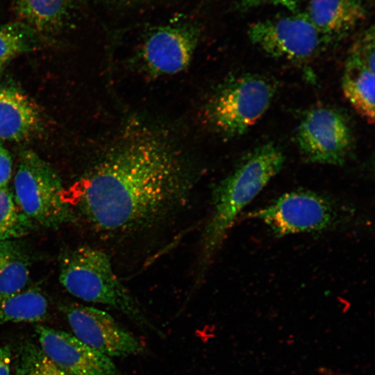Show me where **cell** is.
I'll list each match as a JSON object with an SVG mask.
<instances>
[{"instance_id":"cell-5","label":"cell","mask_w":375,"mask_h":375,"mask_svg":"<svg viewBox=\"0 0 375 375\" xmlns=\"http://www.w3.org/2000/svg\"><path fill=\"white\" fill-rule=\"evenodd\" d=\"M275 92L274 83L263 76H238L226 82L208 101L207 119L226 136L242 135L266 112Z\"/></svg>"},{"instance_id":"cell-6","label":"cell","mask_w":375,"mask_h":375,"mask_svg":"<svg viewBox=\"0 0 375 375\" xmlns=\"http://www.w3.org/2000/svg\"><path fill=\"white\" fill-rule=\"evenodd\" d=\"M247 34L268 56L296 62L314 58L333 41L319 31L305 12L258 21L249 26Z\"/></svg>"},{"instance_id":"cell-11","label":"cell","mask_w":375,"mask_h":375,"mask_svg":"<svg viewBox=\"0 0 375 375\" xmlns=\"http://www.w3.org/2000/svg\"><path fill=\"white\" fill-rule=\"evenodd\" d=\"M199 38V31L192 25L159 26L144 40L142 58L153 75L174 74L190 64Z\"/></svg>"},{"instance_id":"cell-15","label":"cell","mask_w":375,"mask_h":375,"mask_svg":"<svg viewBox=\"0 0 375 375\" xmlns=\"http://www.w3.org/2000/svg\"><path fill=\"white\" fill-rule=\"evenodd\" d=\"M49 301L36 286L13 293H0V324L38 322L46 318Z\"/></svg>"},{"instance_id":"cell-3","label":"cell","mask_w":375,"mask_h":375,"mask_svg":"<svg viewBox=\"0 0 375 375\" xmlns=\"http://www.w3.org/2000/svg\"><path fill=\"white\" fill-rule=\"evenodd\" d=\"M59 280L74 297L120 311L138 326L160 334L115 274L109 256L88 246L65 249L60 255Z\"/></svg>"},{"instance_id":"cell-17","label":"cell","mask_w":375,"mask_h":375,"mask_svg":"<svg viewBox=\"0 0 375 375\" xmlns=\"http://www.w3.org/2000/svg\"><path fill=\"white\" fill-rule=\"evenodd\" d=\"M21 21L40 34L51 32L62 22L67 0H16Z\"/></svg>"},{"instance_id":"cell-22","label":"cell","mask_w":375,"mask_h":375,"mask_svg":"<svg viewBox=\"0 0 375 375\" xmlns=\"http://www.w3.org/2000/svg\"><path fill=\"white\" fill-rule=\"evenodd\" d=\"M12 160L9 151L0 145V188L7 187L12 176Z\"/></svg>"},{"instance_id":"cell-19","label":"cell","mask_w":375,"mask_h":375,"mask_svg":"<svg viewBox=\"0 0 375 375\" xmlns=\"http://www.w3.org/2000/svg\"><path fill=\"white\" fill-rule=\"evenodd\" d=\"M35 225L19 208L11 191L7 187L0 188V240L25 236Z\"/></svg>"},{"instance_id":"cell-10","label":"cell","mask_w":375,"mask_h":375,"mask_svg":"<svg viewBox=\"0 0 375 375\" xmlns=\"http://www.w3.org/2000/svg\"><path fill=\"white\" fill-rule=\"evenodd\" d=\"M39 346L59 367L72 375H122L109 356L75 335L48 326L35 328Z\"/></svg>"},{"instance_id":"cell-20","label":"cell","mask_w":375,"mask_h":375,"mask_svg":"<svg viewBox=\"0 0 375 375\" xmlns=\"http://www.w3.org/2000/svg\"><path fill=\"white\" fill-rule=\"evenodd\" d=\"M15 375H72L55 364L39 345L26 340L18 346Z\"/></svg>"},{"instance_id":"cell-13","label":"cell","mask_w":375,"mask_h":375,"mask_svg":"<svg viewBox=\"0 0 375 375\" xmlns=\"http://www.w3.org/2000/svg\"><path fill=\"white\" fill-rule=\"evenodd\" d=\"M42 117L37 106L21 92L0 88V139L19 142L33 135Z\"/></svg>"},{"instance_id":"cell-9","label":"cell","mask_w":375,"mask_h":375,"mask_svg":"<svg viewBox=\"0 0 375 375\" xmlns=\"http://www.w3.org/2000/svg\"><path fill=\"white\" fill-rule=\"evenodd\" d=\"M74 335L88 347L109 357L142 353V340L118 323L109 313L78 303L60 307Z\"/></svg>"},{"instance_id":"cell-12","label":"cell","mask_w":375,"mask_h":375,"mask_svg":"<svg viewBox=\"0 0 375 375\" xmlns=\"http://www.w3.org/2000/svg\"><path fill=\"white\" fill-rule=\"evenodd\" d=\"M304 12L319 31L335 40L353 30L367 10L365 0H310Z\"/></svg>"},{"instance_id":"cell-14","label":"cell","mask_w":375,"mask_h":375,"mask_svg":"<svg viewBox=\"0 0 375 375\" xmlns=\"http://www.w3.org/2000/svg\"><path fill=\"white\" fill-rule=\"evenodd\" d=\"M374 72L347 58L342 78L343 93L353 108L369 123L374 122Z\"/></svg>"},{"instance_id":"cell-16","label":"cell","mask_w":375,"mask_h":375,"mask_svg":"<svg viewBox=\"0 0 375 375\" xmlns=\"http://www.w3.org/2000/svg\"><path fill=\"white\" fill-rule=\"evenodd\" d=\"M31 257L16 240H0V293L17 292L27 288Z\"/></svg>"},{"instance_id":"cell-1","label":"cell","mask_w":375,"mask_h":375,"mask_svg":"<svg viewBox=\"0 0 375 375\" xmlns=\"http://www.w3.org/2000/svg\"><path fill=\"white\" fill-rule=\"evenodd\" d=\"M191 186L173 149L142 133L125 138L65 192L97 231L126 235L165 219L186 203Z\"/></svg>"},{"instance_id":"cell-25","label":"cell","mask_w":375,"mask_h":375,"mask_svg":"<svg viewBox=\"0 0 375 375\" xmlns=\"http://www.w3.org/2000/svg\"><path fill=\"white\" fill-rule=\"evenodd\" d=\"M5 64L6 63L0 62V74L2 72V70L3 69Z\"/></svg>"},{"instance_id":"cell-8","label":"cell","mask_w":375,"mask_h":375,"mask_svg":"<svg viewBox=\"0 0 375 375\" xmlns=\"http://www.w3.org/2000/svg\"><path fill=\"white\" fill-rule=\"evenodd\" d=\"M249 215L262 221L276 236L283 237L326 229L333 224L336 213L326 198L303 190L285 193Z\"/></svg>"},{"instance_id":"cell-23","label":"cell","mask_w":375,"mask_h":375,"mask_svg":"<svg viewBox=\"0 0 375 375\" xmlns=\"http://www.w3.org/2000/svg\"><path fill=\"white\" fill-rule=\"evenodd\" d=\"M297 0H242L240 8L247 10L265 4H281L292 6Z\"/></svg>"},{"instance_id":"cell-18","label":"cell","mask_w":375,"mask_h":375,"mask_svg":"<svg viewBox=\"0 0 375 375\" xmlns=\"http://www.w3.org/2000/svg\"><path fill=\"white\" fill-rule=\"evenodd\" d=\"M40 35L22 21L0 25V62L6 63L17 56L35 49Z\"/></svg>"},{"instance_id":"cell-21","label":"cell","mask_w":375,"mask_h":375,"mask_svg":"<svg viewBox=\"0 0 375 375\" xmlns=\"http://www.w3.org/2000/svg\"><path fill=\"white\" fill-rule=\"evenodd\" d=\"M374 28L372 25L353 44L348 57L374 72Z\"/></svg>"},{"instance_id":"cell-2","label":"cell","mask_w":375,"mask_h":375,"mask_svg":"<svg viewBox=\"0 0 375 375\" xmlns=\"http://www.w3.org/2000/svg\"><path fill=\"white\" fill-rule=\"evenodd\" d=\"M285 156L272 142L253 149L215 187L209 219L201 240L200 265L208 267L236 217L283 168Z\"/></svg>"},{"instance_id":"cell-7","label":"cell","mask_w":375,"mask_h":375,"mask_svg":"<svg viewBox=\"0 0 375 375\" xmlns=\"http://www.w3.org/2000/svg\"><path fill=\"white\" fill-rule=\"evenodd\" d=\"M296 140L308 162L331 165H343L352 147V131L341 112L328 107L308 110L301 119Z\"/></svg>"},{"instance_id":"cell-4","label":"cell","mask_w":375,"mask_h":375,"mask_svg":"<svg viewBox=\"0 0 375 375\" xmlns=\"http://www.w3.org/2000/svg\"><path fill=\"white\" fill-rule=\"evenodd\" d=\"M14 189L18 206L36 224L58 228L74 220L58 175L32 151L20 153Z\"/></svg>"},{"instance_id":"cell-24","label":"cell","mask_w":375,"mask_h":375,"mask_svg":"<svg viewBox=\"0 0 375 375\" xmlns=\"http://www.w3.org/2000/svg\"><path fill=\"white\" fill-rule=\"evenodd\" d=\"M11 358L10 347L0 345V375H10Z\"/></svg>"}]
</instances>
